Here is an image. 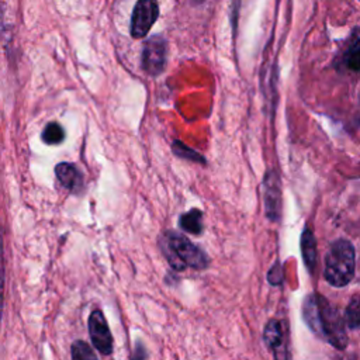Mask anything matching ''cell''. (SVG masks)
Masks as SVG:
<instances>
[{
	"label": "cell",
	"mask_w": 360,
	"mask_h": 360,
	"mask_svg": "<svg viewBox=\"0 0 360 360\" xmlns=\"http://www.w3.org/2000/svg\"><path fill=\"white\" fill-rule=\"evenodd\" d=\"M87 326H89V335H90L93 347L97 349L101 354L110 356L112 353L114 340H112V335L108 328L107 319L101 309H93L90 312Z\"/></svg>",
	"instance_id": "6"
},
{
	"label": "cell",
	"mask_w": 360,
	"mask_h": 360,
	"mask_svg": "<svg viewBox=\"0 0 360 360\" xmlns=\"http://www.w3.org/2000/svg\"><path fill=\"white\" fill-rule=\"evenodd\" d=\"M343 65L350 70H360V27L353 31L343 52Z\"/></svg>",
	"instance_id": "11"
},
{
	"label": "cell",
	"mask_w": 360,
	"mask_h": 360,
	"mask_svg": "<svg viewBox=\"0 0 360 360\" xmlns=\"http://www.w3.org/2000/svg\"><path fill=\"white\" fill-rule=\"evenodd\" d=\"M55 174L59 180V183L68 188L72 193H79L83 188V176L80 170L73 165L68 162H60L55 167Z\"/></svg>",
	"instance_id": "9"
},
{
	"label": "cell",
	"mask_w": 360,
	"mask_h": 360,
	"mask_svg": "<svg viewBox=\"0 0 360 360\" xmlns=\"http://www.w3.org/2000/svg\"><path fill=\"white\" fill-rule=\"evenodd\" d=\"M172 150L176 156L181 158V159H186V160H190V162H194V163H201V165H205V158L202 155H200L197 150L188 148L186 143H183L180 139H176L173 141L172 143Z\"/></svg>",
	"instance_id": "13"
},
{
	"label": "cell",
	"mask_w": 360,
	"mask_h": 360,
	"mask_svg": "<svg viewBox=\"0 0 360 360\" xmlns=\"http://www.w3.org/2000/svg\"><path fill=\"white\" fill-rule=\"evenodd\" d=\"M263 340L271 350L274 360H291V353L285 342L284 322L280 319H270L263 330Z\"/></svg>",
	"instance_id": "8"
},
{
	"label": "cell",
	"mask_w": 360,
	"mask_h": 360,
	"mask_svg": "<svg viewBox=\"0 0 360 360\" xmlns=\"http://www.w3.org/2000/svg\"><path fill=\"white\" fill-rule=\"evenodd\" d=\"M41 138L46 145H58L63 142L65 131L59 122H49L45 125Z\"/></svg>",
	"instance_id": "14"
},
{
	"label": "cell",
	"mask_w": 360,
	"mask_h": 360,
	"mask_svg": "<svg viewBox=\"0 0 360 360\" xmlns=\"http://www.w3.org/2000/svg\"><path fill=\"white\" fill-rule=\"evenodd\" d=\"M267 280L271 285H280L284 281V270L280 262H276L267 273Z\"/></svg>",
	"instance_id": "18"
},
{
	"label": "cell",
	"mask_w": 360,
	"mask_h": 360,
	"mask_svg": "<svg viewBox=\"0 0 360 360\" xmlns=\"http://www.w3.org/2000/svg\"><path fill=\"white\" fill-rule=\"evenodd\" d=\"M159 15L158 0H138L131 17V35L143 38L156 22Z\"/></svg>",
	"instance_id": "7"
},
{
	"label": "cell",
	"mask_w": 360,
	"mask_h": 360,
	"mask_svg": "<svg viewBox=\"0 0 360 360\" xmlns=\"http://www.w3.org/2000/svg\"><path fill=\"white\" fill-rule=\"evenodd\" d=\"M6 281V271H4V250H3V232L0 225V325L3 316V307H4V283Z\"/></svg>",
	"instance_id": "17"
},
{
	"label": "cell",
	"mask_w": 360,
	"mask_h": 360,
	"mask_svg": "<svg viewBox=\"0 0 360 360\" xmlns=\"http://www.w3.org/2000/svg\"><path fill=\"white\" fill-rule=\"evenodd\" d=\"M179 225L187 233L200 235L204 229L202 212L198 208H193V210L181 214L179 218Z\"/></svg>",
	"instance_id": "12"
},
{
	"label": "cell",
	"mask_w": 360,
	"mask_h": 360,
	"mask_svg": "<svg viewBox=\"0 0 360 360\" xmlns=\"http://www.w3.org/2000/svg\"><path fill=\"white\" fill-rule=\"evenodd\" d=\"M300 245H301V255H302L304 264L308 269V271L312 273L316 266V240L309 226L304 228L301 233Z\"/></svg>",
	"instance_id": "10"
},
{
	"label": "cell",
	"mask_w": 360,
	"mask_h": 360,
	"mask_svg": "<svg viewBox=\"0 0 360 360\" xmlns=\"http://www.w3.org/2000/svg\"><path fill=\"white\" fill-rule=\"evenodd\" d=\"M263 204L264 214L271 222H277L281 217L283 198L281 181L276 170H269L263 177Z\"/></svg>",
	"instance_id": "5"
},
{
	"label": "cell",
	"mask_w": 360,
	"mask_h": 360,
	"mask_svg": "<svg viewBox=\"0 0 360 360\" xmlns=\"http://www.w3.org/2000/svg\"><path fill=\"white\" fill-rule=\"evenodd\" d=\"M159 246L167 263L176 271H183L186 267L204 270L208 266L205 252L179 232L166 231L159 239Z\"/></svg>",
	"instance_id": "1"
},
{
	"label": "cell",
	"mask_w": 360,
	"mask_h": 360,
	"mask_svg": "<svg viewBox=\"0 0 360 360\" xmlns=\"http://www.w3.org/2000/svg\"><path fill=\"white\" fill-rule=\"evenodd\" d=\"M167 44L160 35L148 38L142 49V69L149 76H159L166 68Z\"/></svg>",
	"instance_id": "4"
},
{
	"label": "cell",
	"mask_w": 360,
	"mask_h": 360,
	"mask_svg": "<svg viewBox=\"0 0 360 360\" xmlns=\"http://www.w3.org/2000/svg\"><path fill=\"white\" fill-rule=\"evenodd\" d=\"M318 315H319V333L329 345L338 350H343L347 346V333L345 318L340 315L336 307H333L325 297L316 295Z\"/></svg>",
	"instance_id": "3"
},
{
	"label": "cell",
	"mask_w": 360,
	"mask_h": 360,
	"mask_svg": "<svg viewBox=\"0 0 360 360\" xmlns=\"http://www.w3.org/2000/svg\"><path fill=\"white\" fill-rule=\"evenodd\" d=\"M345 323L354 329L360 326V295L353 297L345 311Z\"/></svg>",
	"instance_id": "16"
},
{
	"label": "cell",
	"mask_w": 360,
	"mask_h": 360,
	"mask_svg": "<svg viewBox=\"0 0 360 360\" xmlns=\"http://www.w3.org/2000/svg\"><path fill=\"white\" fill-rule=\"evenodd\" d=\"M356 269V253L347 239H336L325 256V280L336 288L347 285Z\"/></svg>",
	"instance_id": "2"
},
{
	"label": "cell",
	"mask_w": 360,
	"mask_h": 360,
	"mask_svg": "<svg viewBox=\"0 0 360 360\" xmlns=\"http://www.w3.org/2000/svg\"><path fill=\"white\" fill-rule=\"evenodd\" d=\"M72 360H98L91 346L84 340H75L70 346Z\"/></svg>",
	"instance_id": "15"
},
{
	"label": "cell",
	"mask_w": 360,
	"mask_h": 360,
	"mask_svg": "<svg viewBox=\"0 0 360 360\" xmlns=\"http://www.w3.org/2000/svg\"><path fill=\"white\" fill-rule=\"evenodd\" d=\"M146 359V350L141 342H136V347L134 350V356L131 360H145Z\"/></svg>",
	"instance_id": "19"
}]
</instances>
